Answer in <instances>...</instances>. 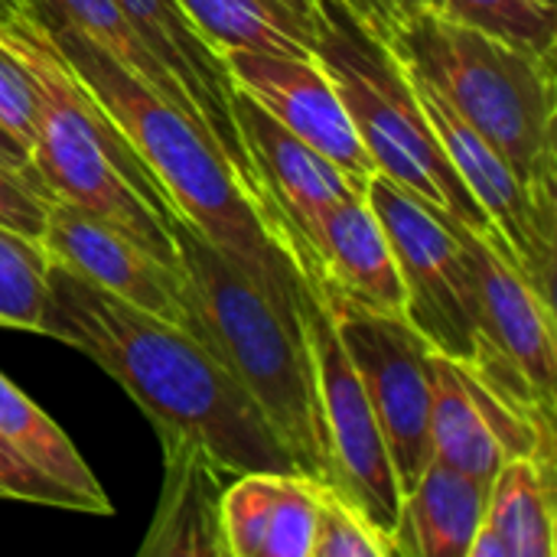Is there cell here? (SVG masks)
<instances>
[{
    "instance_id": "ffe728a7",
    "label": "cell",
    "mask_w": 557,
    "mask_h": 557,
    "mask_svg": "<svg viewBox=\"0 0 557 557\" xmlns=\"http://www.w3.org/2000/svg\"><path fill=\"white\" fill-rule=\"evenodd\" d=\"M555 463L512 457L490 480L467 557H555Z\"/></svg>"
},
{
    "instance_id": "9c48e42d",
    "label": "cell",
    "mask_w": 557,
    "mask_h": 557,
    "mask_svg": "<svg viewBox=\"0 0 557 557\" xmlns=\"http://www.w3.org/2000/svg\"><path fill=\"white\" fill-rule=\"evenodd\" d=\"M297 307L313 352L330 457V490L356 506L366 522L392 542L401 516V490L366 385L339 339L333 313L307 284L297 290Z\"/></svg>"
},
{
    "instance_id": "d6986e66",
    "label": "cell",
    "mask_w": 557,
    "mask_h": 557,
    "mask_svg": "<svg viewBox=\"0 0 557 557\" xmlns=\"http://www.w3.org/2000/svg\"><path fill=\"white\" fill-rule=\"evenodd\" d=\"M486 499L490 480L431 460L414 490L401 496L392 552L395 557H467L486 516Z\"/></svg>"
},
{
    "instance_id": "4316f807",
    "label": "cell",
    "mask_w": 557,
    "mask_h": 557,
    "mask_svg": "<svg viewBox=\"0 0 557 557\" xmlns=\"http://www.w3.org/2000/svg\"><path fill=\"white\" fill-rule=\"evenodd\" d=\"M36 117H39L36 88L26 78L16 55L0 42V131L10 134L29 153L36 144Z\"/></svg>"
},
{
    "instance_id": "52a82bcc",
    "label": "cell",
    "mask_w": 557,
    "mask_h": 557,
    "mask_svg": "<svg viewBox=\"0 0 557 557\" xmlns=\"http://www.w3.org/2000/svg\"><path fill=\"white\" fill-rule=\"evenodd\" d=\"M476 297L483 352L476 372L512 405L555 418V304L539 294L499 232L480 235L450 219Z\"/></svg>"
},
{
    "instance_id": "cb8c5ba5",
    "label": "cell",
    "mask_w": 557,
    "mask_h": 557,
    "mask_svg": "<svg viewBox=\"0 0 557 557\" xmlns=\"http://www.w3.org/2000/svg\"><path fill=\"white\" fill-rule=\"evenodd\" d=\"M441 13L539 55H555L557 0H444Z\"/></svg>"
},
{
    "instance_id": "277c9868",
    "label": "cell",
    "mask_w": 557,
    "mask_h": 557,
    "mask_svg": "<svg viewBox=\"0 0 557 557\" xmlns=\"http://www.w3.org/2000/svg\"><path fill=\"white\" fill-rule=\"evenodd\" d=\"M42 23L75 75L140 153L173 212L255 281L277 290L300 287L304 277L290 251L271 235L264 215L248 199L215 144L180 108L150 91L134 72L85 39L75 26L52 16H42Z\"/></svg>"
},
{
    "instance_id": "ba28073f",
    "label": "cell",
    "mask_w": 557,
    "mask_h": 557,
    "mask_svg": "<svg viewBox=\"0 0 557 557\" xmlns=\"http://www.w3.org/2000/svg\"><path fill=\"white\" fill-rule=\"evenodd\" d=\"M366 199L398 264L405 320L434 352L476 366L483 352L476 297L454 222L382 173L369 176Z\"/></svg>"
},
{
    "instance_id": "f1b7e54d",
    "label": "cell",
    "mask_w": 557,
    "mask_h": 557,
    "mask_svg": "<svg viewBox=\"0 0 557 557\" xmlns=\"http://www.w3.org/2000/svg\"><path fill=\"white\" fill-rule=\"evenodd\" d=\"M346 7L369 23L375 33L388 36L395 33L401 23H408L411 16L424 13V10H441L444 0H346Z\"/></svg>"
},
{
    "instance_id": "5b68a950",
    "label": "cell",
    "mask_w": 557,
    "mask_h": 557,
    "mask_svg": "<svg viewBox=\"0 0 557 557\" xmlns=\"http://www.w3.org/2000/svg\"><path fill=\"white\" fill-rule=\"evenodd\" d=\"M401 65L428 78L535 189L557 193L555 55L424 10L385 36Z\"/></svg>"
},
{
    "instance_id": "7a4b0ae2",
    "label": "cell",
    "mask_w": 557,
    "mask_h": 557,
    "mask_svg": "<svg viewBox=\"0 0 557 557\" xmlns=\"http://www.w3.org/2000/svg\"><path fill=\"white\" fill-rule=\"evenodd\" d=\"M173 242L193 333L242 382L294 467L330 486L313 352L297 307L300 287L277 290L255 281L180 215L173 219Z\"/></svg>"
},
{
    "instance_id": "ac0fdd59",
    "label": "cell",
    "mask_w": 557,
    "mask_h": 557,
    "mask_svg": "<svg viewBox=\"0 0 557 557\" xmlns=\"http://www.w3.org/2000/svg\"><path fill=\"white\" fill-rule=\"evenodd\" d=\"M163 490L140 545L144 557H225L222 467L186 437H163Z\"/></svg>"
},
{
    "instance_id": "5bb4252c",
    "label": "cell",
    "mask_w": 557,
    "mask_h": 557,
    "mask_svg": "<svg viewBox=\"0 0 557 557\" xmlns=\"http://www.w3.org/2000/svg\"><path fill=\"white\" fill-rule=\"evenodd\" d=\"M114 3L131 20L137 36L150 46V52L180 82V88L186 91V98L199 111L212 144L219 147V153L225 157V163L232 166V173L245 186L248 199L264 215L271 235L284 245L281 228L274 222V212H271V199L258 180V170L248 157V147L238 134V124H235V111H232V91L235 88H232V78L225 72L222 55L209 49V42L183 16L176 0H114Z\"/></svg>"
},
{
    "instance_id": "83f0119b",
    "label": "cell",
    "mask_w": 557,
    "mask_h": 557,
    "mask_svg": "<svg viewBox=\"0 0 557 557\" xmlns=\"http://www.w3.org/2000/svg\"><path fill=\"white\" fill-rule=\"evenodd\" d=\"M52 199L55 196L39 180L26 176L0 160V225L3 228L23 232V235L42 242Z\"/></svg>"
},
{
    "instance_id": "30bf717a",
    "label": "cell",
    "mask_w": 557,
    "mask_h": 557,
    "mask_svg": "<svg viewBox=\"0 0 557 557\" xmlns=\"http://www.w3.org/2000/svg\"><path fill=\"white\" fill-rule=\"evenodd\" d=\"M323 304V300H320ZM366 385L401 496L434 460L431 447V346L398 313L323 304Z\"/></svg>"
},
{
    "instance_id": "4fadbf2b",
    "label": "cell",
    "mask_w": 557,
    "mask_h": 557,
    "mask_svg": "<svg viewBox=\"0 0 557 557\" xmlns=\"http://www.w3.org/2000/svg\"><path fill=\"white\" fill-rule=\"evenodd\" d=\"M222 62L235 91L251 98L268 117L320 150L356 183H369V176L375 173L372 157L366 153L336 95V85L317 62V55L228 49L222 52Z\"/></svg>"
},
{
    "instance_id": "6da1fadb",
    "label": "cell",
    "mask_w": 557,
    "mask_h": 557,
    "mask_svg": "<svg viewBox=\"0 0 557 557\" xmlns=\"http://www.w3.org/2000/svg\"><path fill=\"white\" fill-rule=\"evenodd\" d=\"M39 336L98 362L150 418L160 441H196L232 476L297 470L251 395L193 330L150 317L55 261Z\"/></svg>"
},
{
    "instance_id": "e0dca14e",
    "label": "cell",
    "mask_w": 557,
    "mask_h": 557,
    "mask_svg": "<svg viewBox=\"0 0 557 557\" xmlns=\"http://www.w3.org/2000/svg\"><path fill=\"white\" fill-rule=\"evenodd\" d=\"M232 111L238 134L248 147V157L258 170V180L271 199L281 238L287 251L297 255L320 225V219L336 202H343L352 193H362L366 186L343 173L320 150L284 131L242 91H232Z\"/></svg>"
},
{
    "instance_id": "603a6c76",
    "label": "cell",
    "mask_w": 557,
    "mask_h": 557,
    "mask_svg": "<svg viewBox=\"0 0 557 557\" xmlns=\"http://www.w3.org/2000/svg\"><path fill=\"white\" fill-rule=\"evenodd\" d=\"M49 251L39 238L0 225V326L39 333L46 307Z\"/></svg>"
},
{
    "instance_id": "8fae6325",
    "label": "cell",
    "mask_w": 557,
    "mask_h": 557,
    "mask_svg": "<svg viewBox=\"0 0 557 557\" xmlns=\"http://www.w3.org/2000/svg\"><path fill=\"white\" fill-rule=\"evenodd\" d=\"M408 72V69H405ZM418 91V101L457 166L463 186L490 219V225L506 238L519 268L539 287L545 300L555 304V242H557V193H542L529 186L512 163L476 131L470 127L454 104L421 75L408 72Z\"/></svg>"
},
{
    "instance_id": "4dcf8cb0",
    "label": "cell",
    "mask_w": 557,
    "mask_h": 557,
    "mask_svg": "<svg viewBox=\"0 0 557 557\" xmlns=\"http://www.w3.org/2000/svg\"><path fill=\"white\" fill-rule=\"evenodd\" d=\"M26 3H33V0H0V23H3L10 13H16L20 7H26Z\"/></svg>"
},
{
    "instance_id": "44dd1931",
    "label": "cell",
    "mask_w": 557,
    "mask_h": 557,
    "mask_svg": "<svg viewBox=\"0 0 557 557\" xmlns=\"http://www.w3.org/2000/svg\"><path fill=\"white\" fill-rule=\"evenodd\" d=\"M212 52L317 55V0H176Z\"/></svg>"
},
{
    "instance_id": "7c38bea8",
    "label": "cell",
    "mask_w": 557,
    "mask_h": 557,
    "mask_svg": "<svg viewBox=\"0 0 557 557\" xmlns=\"http://www.w3.org/2000/svg\"><path fill=\"white\" fill-rule=\"evenodd\" d=\"M434 460L493 480L512 457L555 463V418L506 401L470 362L431 352Z\"/></svg>"
},
{
    "instance_id": "484cf974",
    "label": "cell",
    "mask_w": 557,
    "mask_h": 557,
    "mask_svg": "<svg viewBox=\"0 0 557 557\" xmlns=\"http://www.w3.org/2000/svg\"><path fill=\"white\" fill-rule=\"evenodd\" d=\"M0 499L33 503V506H49V509H69V512H88L82 496L59 486L42 470H36L23 454H16L10 447V441L3 434H0Z\"/></svg>"
},
{
    "instance_id": "7402d4cb",
    "label": "cell",
    "mask_w": 557,
    "mask_h": 557,
    "mask_svg": "<svg viewBox=\"0 0 557 557\" xmlns=\"http://www.w3.org/2000/svg\"><path fill=\"white\" fill-rule=\"evenodd\" d=\"M0 434L36 470H42L49 480H55L59 486L82 496L91 516H111V503H108L104 490L98 486L91 467L75 450V444L7 375H0Z\"/></svg>"
},
{
    "instance_id": "2e32d148",
    "label": "cell",
    "mask_w": 557,
    "mask_h": 557,
    "mask_svg": "<svg viewBox=\"0 0 557 557\" xmlns=\"http://www.w3.org/2000/svg\"><path fill=\"white\" fill-rule=\"evenodd\" d=\"M304 284L323 304L405 317L398 264L366 189L336 202L294 255Z\"/></svg>"
},
{
    "instance_id": "9a60e30c",
    "label": "cell",
    "mask_w": 557,
    "mask_h": 557,
    "mask_svg": "<svg viewBox=\"0 0 557 557\" xmlns=\"http://www.w3.org/2000/svg\"><path fill=\"white\" fill-rule=\"evenodd\" d=\"M42 245L55 264L75 271L117 300L183 330H193V313L180 271L166 268L111 222L65 199H52Z\"/></svg>"
},
{
    "instance_id": "f546056e",
    "label": "cell",
    "mask_w": 557,
    "mask_h": 557,
    "mask_svg": "<svg viewBox=\"0 0 557 557\" xmlns=\"http://www.w3.org/2000/svg\"><path fill=\"white\" fill-rule=\"evenodd\" d=\"M0 160L7 163V166H13V170H20V173H26V176H33V180H39L36 176V170H33V163H29V153L10 137V134H3L0 131Z\"/></svg>"
},
{
    "instance_id": "8992f818",
    "label": "cell",
    "mask_w": 557,
    "mask_h": 557,
    "mask_svg": "<svg viewBox=\"0 0 557 557\" xmlns=\"http://www.w3.org/2000/svg\"><path fill=\"white\" fill-rule=\"evenodd\" d=\"M317 62L333 78L375 173L480 235L496 232L444 153L401 59L346 0H317Z\"/></svg>"
},
{
    "instance_id": "d4e9b609",
    "label": "cell",
    "mask_w": 557,
    "mask_h": 557,
    "mask_svg": "<svg viewBox=\"0 0 557 557\" xmlns=\"http://www.w3.org/2000/svg\"><path fill=\"white\" fill-rule=\"evenodd\" d=\"M310 557H395L392 542L366 522V516L349 506L336 490L320 483L317 529Z\"/></svg>"
},
{
    "instance_id": "3957f363",
    "label": "cell",
    "mask_w": 557,
    "mask_h": 557,
    "mask_svg": "<svg viewBox=\"0 0 557 557\" xmlns=\"http://www.w3.org/2000/svg\"><path fill=\"white\" fill-rule=\"evenodd\" d=\"M0 42L36 88L39 117L29 163L39 183L55 199L111 222L144 251L180 271L170 199L114 117L59 52L33 3L0 23Z\"/></svg>"
}]
</instances>
